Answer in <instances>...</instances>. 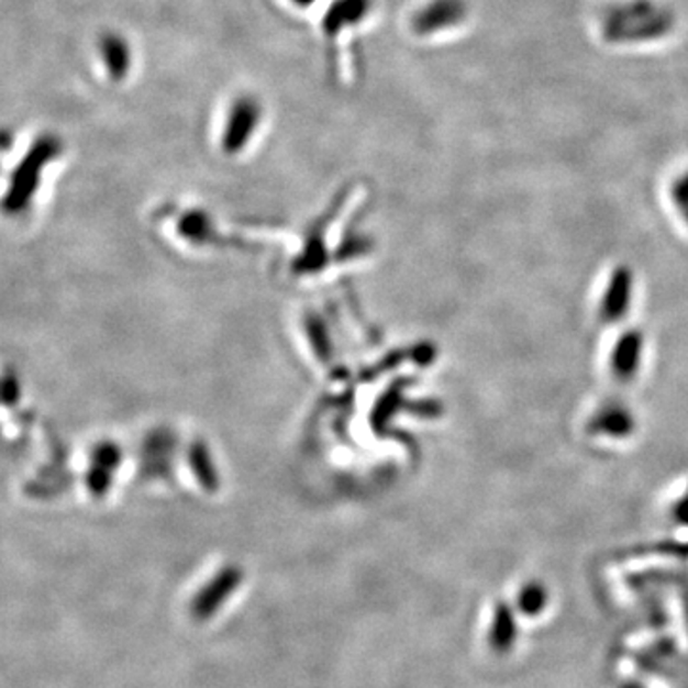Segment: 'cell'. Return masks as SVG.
I'll list each match as a JSON object with an SVG mask.
<instances>
[{
    "instance_id": "obj_1",
    "label": "cell",
    "mask_w": 688,
    "mask_h": 688,
    "mask_svg": "<svg viewBox=\"0 0 688 688\" xmlns=\"http://www.w3.org/2000/svg\"><path fill=\"white\" fill-rule=\"evenodd\" d=\"M62 152H64V142L56 134L52 132L38 134L20 163L15 165L14 173L8 182L7 193L2 199V207L10 213H15L30 206L31 198L41 186L44 167H48L54 159H58Z\"/></svg>"
},
{
    "instance_id": "obj_2",
    "label": "cell",
    "mask_w": 688,
    "mask_h": 688,
    "mask_svg": "<svg viewBox=\"0 0 688 688\" xmlns=\"http://www.w3.org/2000/svg\"><path fill=\"white\" fill-rule=\"evenodd\" d=\"M675 25V15L669 8L659 7L654 14L633 18L628 22L602 23V37L608 43H646L666 37Z\"/></svg>"
},
{
    "instance_id": "obj_3",
    "label": "cell",
    "mask_w": 688,
    "mask_h": 688,
    "mask_svg": "<svg viewBox=\"0 0 688 688\" xmlns=\"http://www.w3.org/2000/svg\"><path fill=\"white\" fill-rule=\"evenodd\" d=\"M243 574L235 566H228L219 572L199 593H196L190 604V614L196 622H207L219 614L220 607L235 593L242 584Z\"/></svg>"
},
{
    "instance_id": "obj_4",
    "label": "cell",
    "mask_w": 688,
    "mask_h": 688,
    "mask_svg": "<svg viewBox=\"0 0 688 688\" xmlns=\"http://www.w3.org/2000/svg\"><path fill=\"white\" fill-rule=\"evenodd\" d=\"M467 14L469 7L465 0H431L415 12L411 27L419 37H431L465 22Z\"/></svg>"
},
{
    "instance_id": "obj_5",
    "label": "cell",
    "mask_w": 688,
    "mask_h": 688,
    "mask_svg": "<svg viewBox=\"0 0 688 688\" xmlns=\"http://www.w3.org/2000/svg\"><path fill=\"white\" fill-rule=\"evenodd\" d=\"M263 121V106L253 96H242L230 106L226 115V125L222 142L226 149H240L249 142L253 132L257 131L258 123Z\"/></svg>"
},
{
    "instance_id": "obj_6",
    "label": "cell",
    "mask_w": 688,
    "mask_h": 688,
    "mask_svg": "<svg viewBox=\"0 0 688 688\" xmlns=\"http://www.w3.org/2000/svg\"><path fill=\"white\" fill-rule=\"evenodd\" d=\"M369 8H371V0H335L322 23L328 43H337L344 31L364 22L369 14Z\"/></svg>"
},
{
    "instance_id": "obj_7",
    "label": "cell",
    "mask_w": 688,
    "mask_h": 688,
    "mask_svg": "<svg viewBox=\"0 0 688 688\" xmlns=\"http://www.w3.org/2000/svg\"><path fill=\"white\" fill-rule=\"evenodd\" d=\"M98 56L113 82L125 81L132 67L131 44L121 33L108 31L98 38Z\"/></svg>"
},
{
    "instance_id": "obj_8",
    "label": "cell",
    "mask_w": 688,
    "mask_h": 688,
    "mask_svg": "<svg viewBox=\"0 0 688 688\" xmlns=\"http://www.w3.org/2000/svg\"><path fill=\"white\" fill-rule=\"evenodd\" d=\"M631 293V276L630 271L620 270L615 274L612 286L608 289L607 299H604V307H602V314L607 320H615L625 312V304L630 302Z\"/></svg>"
},
{
    "instance_id": "obj_9",
    "label": "cell",
    "mask_w": 688,
    "mask_h": 688,
    "mask_svg": "<svg viewBox=\"0 0 688 688\" xmlns=\"http://www.w3.org/2000/svg\"><path fill=\"white\" fill-rule=\"evenodd\" d=\"M639 352H641V335L639 333L623 335L622 343L618 344L614 354V374L620 379H630L631 375L635 374Z\"/></svg>"
},
{
    "instance_id": "obj_10",
    "label": "cell",
    "mask_w": 688,
    "mask_h": 688,
    "mask_svg": "<svg viewBox=\"0 0 688 688\" xmlns=\"http://www.w3.org/2000/svg\"><path fill=\"white\" fill-rule=\"evenodd\" d=\"M595 426H597V431L599 432H607V434L620 436V434H628V432L631 431V418L623 410L604 411V413L599 415V419L595 421Z\"/></svg>"
},
{
    "instance_id": "obj_11",
    "label": "cell",
    "mask_w": 688,
    "mask_h": 688,
    "mask_svg": "<svg viewBox=\"0 0 688 688\" xmlns=\"http://www.w3.org/2000/svg\"><path fill=\"white\" fill-rule=\"evenodd\" d=\"M674 199L675 203L681 207L683 213L688 219V173L675 184Z\"/></svg>"
},
{
    "instance_id": "obj_12",
    "label": "cell",
    "mask_w": 688,
    "mask_h": 688,
    "mask_svg": "<svg viewBox=\"0 0 688 688\" xmlns=\"http://www.w3.org/2000/svg\"><path fill=\"white\" fill-rule=\"evenodd\" d=\"M10 144H12V136H10V132L2 129V131H0V147H2V149H7Z\"/></svg>"
},
{
    "instance_id": "obj_13",
    "label": "cell",
    "mask_w": 688,
    "mask_h": 688,
    "mask_svg": "<svg viewBox=\"0 0 688 688\" xmlns=\"http://www.w3.org/2000/svg\"><path fill=\"white\" fill-rule=\"evenodd\" d=\"M289 2H293L297 7L307 8L314 4L315 0H289Z\"/></svg>"
}]
</instances>
